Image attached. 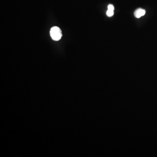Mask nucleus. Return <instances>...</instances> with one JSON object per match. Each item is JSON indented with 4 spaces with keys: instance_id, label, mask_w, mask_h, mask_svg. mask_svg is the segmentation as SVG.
Masks as SVG:
<instances>
[{
    "instance_id": "20e7f679",
    "label": "nucleus",
    "mask_w": 157,
    "mask_h": 157,
    "mask_svg": "<svg viewBox=\"0 0 157 157\" xmlns=\"http://www.w3.org/2000/svg\"><path fill=\"white\" fill-rule=\"evenodd\" d=\"M108 10L114 11V5L111 4H109L108 6Z\"/></svg>"
},
{
    "instance_id": "f03ea898",
    "label": "nucleus",
    "mask_w": 157,
    "mask_h": 157,
    "mask_svg": "<svg viewBox=\"0 0 157 157\" xmlns=\"http://www.w3.org/2000/svg\"><path fill=\"white\" fill-rule=\"evenodd\" d=\"M145 13H146V11H145V10L140 8L134 11V16L136 18H139L141 17L142 16H144Z\"/></svg>"
},
{
    "instance_id": "f257e3e1",
    "label": "nucleus",
    "mask_w": 157,
    "mask_h": 157,
    "mask_svg": "<svg viewBox=\"0 0 157 157\" xmlns=\"http://www.w3.org/2000/svg\"><path fill=\"white\" fill-rule=\"evenodd\" d=\"M50 34L52 39L54 41H59L62 36L61 30L58 27L52 28L50 30Z\"/></svg>"
},
{
    "instance_id": "7ed1b4c3",
    "label": "nucleus",
    "mask_w": 157,
    "mask_h": 157,
    "mask_svg": "<svg viewBox=\"0 0 157 157\" xmlns=\"http://www.w3.org/2000/svg\"><path fill=\"white\" fill-rule=\"evenodd\" d=\"M107 16L109 17H111L112 16H114V11H113L109 10H107L106 12Z\"/></svg>"
}]
</instances>
